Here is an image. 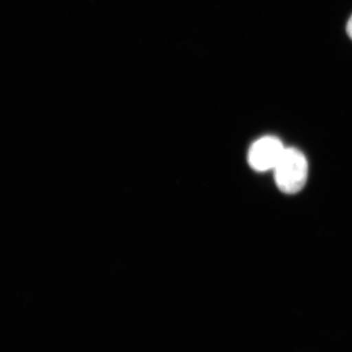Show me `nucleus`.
I'll list each match as a JSON object with an SVG mask.
<instances>
[{
	"label": "nucleus",
	"instance_id": "f257e3e1",
	"mask_svg": "<svg viewBox=\"0 0 352 352\" xmlns=\"http://www.w3.org/2000/svg\"><path fill=\"white\" fill-rule=\"evenodd\" d=\"M275 182L285 194L298 193L307 183L308 163L300 150L286 148L274 168Z\"/></svg>",
	"mask_w": 352,
	"mask_h": 352
},
{
	"label": "nucleus",
	"instance_id": "f03ea898",
	"mask_svg": "<svg viewBox=\"0 0 352 352\" xmlns=\"http://www.w3.org/2000/svg\"><path fill=\"white\" fill-rule=\"evenodd\" d=\"M286 148L280 139L275 136H264L251 146L248 161L252 168L256 171L274 170Z\"/></svg>",
	"mask_w": 352,
	"mask_h": 352
},
{
	"label": "nucleus",
	"instance_id": "7ed1b4c3",
	"mask_svg": "<svg viewBox=\"0 0 352 352\" xmlns=\"http://www.w3.org/2000/svg\"><path fill=\"white\" fill-rule=\"evenodd\" d=\"M346 31L347 34H349V38L352 39V15L351 19L349 21V23H347Z\"/></svg>",
	"mask_w": 352,
	"mask_h": 352
}]
</instances>
